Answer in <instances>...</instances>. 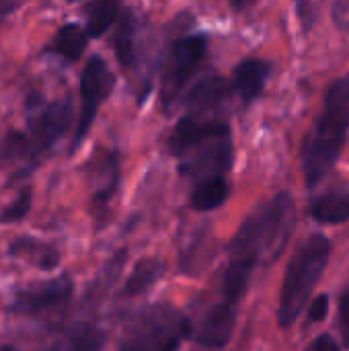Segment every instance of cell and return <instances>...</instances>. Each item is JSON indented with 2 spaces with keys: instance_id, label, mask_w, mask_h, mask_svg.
Listing matches in <instances>:
<instances>
[{
  "instance_id": "cell-1",
  "label": "cell",
  "mask_w": 349,
  "mask_h": 351,
  "mask_svg": "<svg viewBox=\"0 0 349 351\" xmlns=\"http://www.w3.org/2000/svg\"><path fill=\"white\" fill-rule=\"evenodd\" d=\"M296 226V204L292 193L282 191L257 206L232 237L228 259L257 269L272 265L286 249Z\"/></svg>"
},
{
  "instance_id": "cell-2",
  "label": "cell",
  "mask_w": 349,
  "mask_h": 351,
  "mask_svg": "<svg viewBox=\"0 0 349 351\" xmlns=\"http://www.w3.org/2000/svg\"><path fill=\"white\" fill-rule=\"evenodd\" d=\"M27 130H10L0 142V160L2 162H19L23 173L35 169L53 146L68 134L72 125V101L56 99L43 101L41 95L31 93L27 103Z\"/></svg>"
},
{
  "instance_id": "cell-3",
  "label": "cell",
  "mask_w": 349,
  "mask_h": 351,
  "mask_svg": "<svg viewBox=\"0 0 349 351\" xmlns=\"http://www.w3.org/2000/svg\"><path fill=\"white\" fill-rule=\"evenodd\" d=\"M349 136V74L333 80L325 93L323 111L306 134L300 165L309 187L319 185L339 160Z\"/></svg>"
},
{
  "instance_id": "cell-4",
  "label": "cell",
  "mask_w": 349,
  "mask_h": 351,
  "mask_svg": "<svg viewBox=\"0 0 349 351\" xmlns=\"http://www.w3.org/2000/svg\"><path fill=\"white\" fill-rule=\"evenodd\" d=\"M329 257L331 241L325 234H313L300 245V249L288 263L286 278L282 284L278 311L280 327H292L298 321L300 313L309 306L313 290L325 274Z\"/></svg>"
},
{
  "instance_id": "cell-5",
  "label": "cell",
  "mask_w": 349,
  "mask_h": 351,
  "mask_svg": "<svg viewBox=\"0 0 349 351\" xmlns=\"http://www.w3.org/2000/svg\"><path fill=\"white\" fill-rule=\"evenodd\" d=\"M189 339V321L171 302H156L132 317L119 339V351H179Z\"/></svg>"
},
{
  "instance_id": "cell-6",
  "label": "cell",
  "mask_w": 349,
  "mask_h": 351,
  "mask_svg": "<svg viewBox=\"0 0 349 351\" xmlns=\"http://www.w3.org/2000/svg\"><path fill=\"white\" fill-rule=\"evenodd\" d=\"M208 51V37L202 33L179 37L171 43L160 78V99L165 109H173L177 99L181 97L187 82L200 70Z\"/></svg>"
},
{
  "instance_id": "cell-7",
  "label": "cell",
  "mask_w": 349,
  "mask_h": 351,
  "mask_svg": "<svg viewBox=\"0 0 349 351\" xmlns=\"http://www.w3.org/2000/svg\"><path fill=\"white\" fill-rule=\"evenodd\" d=\"M113 86H115V76H113L111 68L107 66V62L101 56H91L80 74V111H78L74 138L70 144L72 152L88 136V132L95 123L97 111L107 101V97L113 93Z\"/></svg>"
},
{
  "instance_id": "cell-8",
  "label": "cell",
  "mask_w": 349,
  "mask_h": 351,
  "mask_svg": "<svg viewBox=\"0 0 349 351\" xmlns=\"http://www.w3.org/2000/svg\"><path fill=\"white\" fill-rule=\"evenodd\" d=\"M179 165V173L183 179L195 183L226 177L234 162V146H232V130L216 134L212 138L202 140L189 152H185Z\"/></svg>"
},
{
  "instance_id": "cell-9",
  "label": "cell",
  "mask_w": 349,
  "mask_h": 351,
  "mask_svg": "<svg viewBox=\"0 0 349 351\" xmlns=\"http://www.w3.org/2000/svg\"><path fill=\"white\" fill-rule=\"evenodd\" d=\"M237 315H239V308L222 302L212 292L206 294L200 300V304L193 306L191 317H187L189 339H193L195 343H200L204 348H212V350L224 348L232 337V331L237 325Z\"/></svg>"
},
{
  "instance_id": "cell-10",
  "label": "cell",
  "mask_w": 349,
  "mask_h": 351,
  "mask_svg": "<svg viewBox=\"0 0 349 351\" xmlns=\"http://www.w3.org/2000/svg\"><path fill=\"white\" fill-rule=\"evenodd\" d=\"M74 284L70 276H56L51 280L35 282L14 290L8 313L14 317H37L64 306L72 296Z\"/></svg>"
},
{
  "instance_id": "cell-11",
  "label": "cell",
  "mask_w": 349,
  "mask_h": 351,
  "mask_svg": "<svg viewBox=\"0 0 349 351\" xmlns=\"http://www.w3.org/2000/svg\"><path fill=\"white\" fill-rule=\"evenodd\" d=\"M88 187H91V204L99 222L107 218L109 206L119 189L121 181V165L117 150H97V154L88 160L86 167Z\"/></svg>"
},
{
  "instance_id": "cell-12",
  "label": "cell",
  "mask_w": 349,
  "mask_h": 351,
  "mask_svg": "<svg viewBox=\"0 0 349 351\" xmlns=\"http://www.w3.org/2000/svg\"><path fill=\"white\" fill-rule=\"evenodd\" d=\"M269 70H272V66L265 60H257V58L243 60L234 68V72H232L230 90L245 105L255 103L263 95V90H265V82L269 78Z\"/></svg>"
},
{
  "instance_id": "cell-13",
  "label": "cell",
  "mask_w": 349,
  "mask_h": 351,
  "mask_svg": "<svg viewBox=\"0 0 349 351\" xmlns=\"http://www.w3.org/2000/svg\"><path fill=\"white\" fill-rule=\"evenodd\" d=\"M226 97V84L220 76H208L185 97V113L197 117H218Z\"/></svg>"
},
{
  "instance_id": "cell-14",
  "label": "cell",
  "mask_w": 349,
  "mask_h": 351,
  "mask_svg": "<svg viewBox=\"0 0 349 351\" xmlns=\"http://www.w3.org/2000/svg\"><path fill=\"white\" fill-rule=\"evenodd\" d=\"M105 333L93 323H76L43 351H101Z\"/></svg>"
},
{
  "instance_id": "cell-15",
  "label": "cell",
  "mask_w": 349,
  "mask_h": 351,
  "mask_svg": "<svg viewBox=\"0 0 349 351\" xmlns=\"http://www.w3.org/2000/svg\"><path fill=\"white\" fill-rule=\"evenodd\" d=\"M88 39L91 37L84 27H80L78 23H66L56 31V35L49 41V45L45 47V51L62 58L64 62H76L84 53Z\"/></svg>"
},
{
  "instance_id": "cell-16",
  "label": "cell",
  "mask_w": 349,
  "mask_h": 351,
  "mask_svg": "<svg viewBox=\"0 0 349 351\" xmlns=\"http://www.w3.org/2000/svg\"><path fill=\"white\" fill-rule=\"evenodd\" d=\"M113 49H115V58L121 64V68H134L138 64V23L136 16L132 14V10H125L119 21H117V29L113 35Z\"/></svg>"
},
{
  "instance_id": "cell-17",
  "label": "cell",
  "mask_w": 349,
  "mask_h": 351,
  "mask_svg": "<svg viewBox=\"0 0 349 351\" xmlns=\"http://www.w3.org/2000/svg\"><path fill=\"white\" fill-rule=\"evenodd\" d=\"M8 255L16 257V259H25L31 265L39 267V269H56L60 263V255L58 251L41 241H35L33 237H19L10 243L8 247Z\"/></svg>"
},
{
  "instance_id": "cell-18",
  "label": "cell",
  "mask_w": 349,
  "mask_h": 351,
  "mask_svg": "<svg viewBox=\"0 0 349 351\" xmlns=\"http://www.w3.org/2000/svg\"><path fill=\"white\" fill-rule=\"evenodd\" d=\"M311 216L319 224H344L349 220V189L329 191L313 199Z\"/></svg>"
},
{
  "instance_id": "cell-19",
  "label": "cell",
  "mask_w": 349,
  "mask_h": 351,
  "mask_svg": "<svg viewBox=\"0 0 349 351\" xmlns=\"http://www.w3.org/2000/svg\"><path fill=\"white\" fill-rule=\"evenodd\" d=\"M228 195H230L228 179L226 177H216V179L195 183L189 202H191V208L195 212H212V210L224 206Z\"/></svg>"
},
{
  "instance_id": "cell-20",
  "label": "cell",
  "mask_w": 349,
  "mask_h": 351,
  "mask_svg": "<svg viewBox=\"0 0 349 351\" xmlns=\"http://www.w3.org/2000/svg\"><path fill=\"white\" fill-rule=\"evenodd\" d=\"M86 14V33L97 39L105 35L119 21V0H91L84 8Z\"/></svg>"
},
{
  "instance_id": "cell-21",
  "label": "cell",
  "mask_w": 349,
  "mask_h": 351,
  "mask_svg": "<svg viewBox=\"0 0 349 351\" xmlns=\"http://www.w3.org/2000/svg\"><path fill=\"white\" fill-rule=\"evenodd\" d=\"M160 276H163V263L156 261V259H144V261H140L134 267L132 276L128 278L125 288H123V294L125 296L144 294L150 286H154L158 282Z\"/></svg>"
},
{
  "instance_id": "cell-22",
  "label": "cell",
  "mask_w": 349,
  "mask_h": 351,
  "mask_svg": "<svg viewBox=\"0 0 349 351\" xmlns=\"http://www.w3.org/2000/svg\"><path fill=\"white\" fill-rule=\"evenodd\" d=\"M29 210H31V189L27 187V189H23V191L19 193V197H14L12 204H8V206L2 210L0 222H4V224L21 222V220L29 214Z\"/></svg>"
},
{
  "instance_id": "cell-23",
  "label": "cell",
  "mask_w": 349,
  "mask_h": 351,
  "mask_svg": "<svg viewBox=\"0 0 349 351\" xmlns=\"http://www.w3.org/2000/svg\"><path fill=\"white\" fill-rule=\"evenodd\" d=\"M327 315H329V298L325 294H321L309 306V323H321Z\"/></svg>"
},
{
  "instance_id": "cell-24",
  "label": "cell",
  "mask_w": 349,
  "mask_h": 351,
  "mask_svg": "<svg viewBox=\"0 0 349 351\" xmlns=\"http://www.w3.org/2000/svg\"><path fill=\"white\" fill-rule=\"evenodd\" d=\"M339 331H341L344 346L349 348V290L344 292L339 300Z\"/></svg>"
},
{
  "instance_id": "cell-25",
  "label": "cell",
  "mask_w": 349,
  "mask_h": 351,
  "mask_svg": "<svg viewBox=\"0 0 349 351\" xmlns=\"http://www.w3.org/2000/svg\"><path fill=\"white\" fill-rule=\"evenodd\" d=\"M304 351H341V350H339L337 341H335L329 333H323V335H319L317 339H313V341L309 343V348H306Z\"/></svg>"
},
{
  "instance_id": "cell-26",
  "label": "cell",
  "mask_w": 349,
  "mask_h": 351,
  "mask_svg": "<svg viewBox=\"0 0 349 351\" xmlns=\"http://www.w3.org/2000/svg\"><path fill=\"white\" fill-rule=\"evenodd\" d=\"M253 4H255V0H230V6H232L234 12H245Z\"/></svg>"
},
{
  "instance_id": "cell-27",
  "label": "cell",
  "mask_w": 349,
  "mask_h": 351,
  "mask_svg": "<svg viewBox=\"0 0 349 351\" xmlns=\"http://www.w3.org/2000/svg\"><path fill=\"white\" fill-rule=\"evenodd\" d=\"M0 351H16L14 348H8V346H4V348H0Z\"/></svg>"
},
{
  "instance_id": "cell-28",
  "label": "cell",
  "mask_w": 349,
  "mask_h": 351,
  "mask_svg": "<svg viewBox=\"0 0 349 351\" xmlns=\"http://www.w3.org/2000/svg\"><path fill=\"white\" fill-rule=\"evenodd\" d=\"M66 2H76V0H66Z\"/></svg>"
},
{
  "instance_id": "cell-29",
  "label": "cell",
  "mask_w": 349,
  "mask_h": 351,
  "mask_svg": "<svg viewBox=\"0 0 349 351\" xmlns=\"http://www.w3.org/2000/svg\"><path fill=\"white\" fill-rule=\"evenodd\" d=\"M298 2H302V0H298Z\"/></svg>"
}]
</instances>
